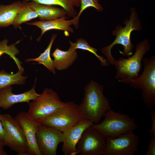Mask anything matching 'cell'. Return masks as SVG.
Returning <instances> with one entry per match:
<instances>
[{"label":"cell","instance_id":"1","mask_svg":"<svg viewBox=\"0 0 155 155\" xmlns=\"http://www.w3.org/2000/svg\"><path fill=\"white\" fill-rule=\"evenodd\" d=\"M104 88L103 85L91 81L84 88V97L79 105L84 118L94 124L99 123L111 109L109 101L104 95Z\"/></svg>","mask_w":155,"mask_h":155},{"label":"cell","instance_id":"2","mask_svg":"<svg viewBox=\"0 0 155 155\" xmlns=\"http://www.w3.org/2000/svg\"><path fill=\"white\" fill-rule=\"evenodd\" d=\"M150 48L149 40L145 39L137 44L132 56L128 58L121 57L115 60L113 65L116 70L115 79L124 84H129L130 81L137 78L142 69L143 58Z\"/></svg>","mask_w":155,"mask_h":155},{"label":"cell","instance_id":"3","mask_svg":"<svg viewBox=\"0 0 155 155\" xmlns=\"http://www.w3.org/2000/svg\"><path fill=\"white\" fill-rule=\"evenodd\" d=\"M124 21L125 26L123 28L118 26L113 32L112 34L116 36L113 41L109 45L103 47L101 49L102 53L106 58L109 64L113 65L115 61L112 55L111 51L114 46L117 44L122 45L124 49L120 53L124 56H131L133 54V45L130 40L131 33L133 30H140L141 29L140 21L138 15L135 11H131L129 20Z\"/></svg>","mask_w":155,"mask_h":155},{"label":"cell","instance_id":"4","mask_svg":"<svg viewBox=\"0 0 155 155\" xmlns=\"http://www.w3.org/2000/svg\"><path fill=\"white\" fill-rule=\"evenodd\" d=\"M104 119L100 123L93 124L92 126L105 137H116L138 127L134 119L129 115L115 112L111 109L104 115Z\"/></svg>","mask_w":155,"mask_h":155},{"label":"cell","instance_id":"5","mask_svg":"<svg viewBox=\"0 0 155 155\" xmlns=\"http://www.w3.org/2000/svg\"><path fill=\"white\" fill-rule=\"evenodd\" d=\"M65 103L61 100L55 91L46 88L38 97L29 104L28 112L33 119L38 121L53 115Z\"/></svg>","mask_w":155,"mask_h":155},{"label":"cell","instance_id":"6","mask_svg":"<svg viewBox=\"0 0 155 155\" xmlns=\"http://www.w3.org/2000/svg\"><path fill=\"white\" fill-rule=\"evenodd\" d=\"M144 70L140 76L130 81L129 84L135 89L142 90V97L148 109H152L155 105V57L144 58Z\"/></svg>","mask_w":155,"mask_h":155},{"label":"cell","instance_id":"7","mask_svg":"<svg viewBox=\"0 0 155 155\" xmlns=\"http://www.w3.org/2000/svg\"><path fill=\"white\" fill-rule=\"evenodd\" d=\"M84 118L79 105L72 101H68L53 115L37 121L63 132L76 125Z\"/></svg>","mask_w":155,"mask_h":155},{"label":"cell","instance_id":"8","mask_svg":"<svg viewBox=\"0 0 155 155\" xmlns=\"http://www.w3.org/2000/svg\"><path fill=\"white\" fill-rule=\"evenodd\" d=\"M1 118L7 135L6 146L18 155H28L27 140L19 122L9 114H1Z\"/></svg>","mask_w":155,"mask_h":155},{"label":"cell","instance_id":"9","mask_svg":"<svg viewBox=\"0 0 155 155\" xmlns=\"http://www.w3.org/2000/svg\"><path fill=\"white\" fill-rule=\"evenodd\" d=\"M103 155H133L138 150V136L131 131L118 137H106Z\"/></svg>","mask_w":155,"mask_h":155},{"label":"cell","instance_id":"10","mask_svg":"<svg viewBox=\"0 0 155 155\" xmlns=\"http://www.w3.org/2000/svg\"><path fill=\"white\" fill-rule=\"evenodd\" d=\"M106 144V137L92 126L89 127L84 131L77 143L78 154L103 155Z\"/></svg>","mask_w":155,"mask_h":155},{"label":"cell","instance_id":"11","mask_svg":"<svg viewBox=\"0 0 155 155\" xmlns=\"http://www.w3.org/2000/svg\"><path fill=\"white\" fill-rule=\"evenodd\" d=\"M41 155H56L58 146L63 141V132L50 126L40 124L36 134Z\"/></svg>","mask_w":155,"mask_h":155},{"label":"cell","instance_id":"12","mask_svg":"<svg viewBox=\"0 0 155 155\" xmlns=\"http://www.w3.org/2000/svg\"><path fill=\"white\" fill-rule=\"evenodd\" d=\"M15 118L20 123L26 139L28 155H41L36 139L37 128L40 123L33 119L28 112H19Z\"/></svg>","mask_w":155,"mask_h":155},{"label":"cell","instance_id":"13","mask_svg":"<svg viewBox=\"0 0 155 155\" xmlns=\"http://www.w3.org/2000/svg\"><path fill=\"white\" fill-rule=\"evenodd\" d=\"M93 124L91 121L84 118L76 125L63 132L61 150L64 155L78 154L76 149L78 142L85 130Z\"/></svg>","mask_w":155,"mask_h":155},{"label":"cell","instance_id":"14","mask_svg":"<svg viewBox=\"0 0 155 155\" xmlns=\"http://www.w3.org/2000/svg\"><path fill=\"white\" fill-rule=\"evenodd\" d=\"M35 82L30 90L22 93L14 94L12 92L11 86L0 90V108L7 110L14 104L19 103L26 102L29 104L30 101L38 97L40 94L37 93L35 90Z\"/></svg>","mask_w":155,"mask_h":155},{"label":"cell","instance_id":"15","mask_svg":"<svg viewBox=\"0 0 155 155\" xmlns=\"http://www.w3.org/2000/svg\"><path fill=\"white\" fill-rule=\"evenodd\" d=\"M67 19L65 16L53 20L38 21L26 23L36 26L41 30V34L39 38L40 39L46 32L51 30H59L73 33V30L71 26L73 25L72 20H67Z\"/></svg>","mask_w":155,"mask_h":155},{"label":"cell","instance_id":"16","mask_svg":"<svg viewBox=\"0 0 155 155\" xmlns=\"http://www.w3.org/2000/svg\"><path fill=\"white\" fill-rule=\"evenodd\" d=\"M28 3L42 21L53 20L67 15L66 12L63 8L40 4L33 1Z\"/></svg>","mask_w":155,"mask_h":155},{"label":"cell","instance_id":"17","mask_svg":"<svg viewBox=\"0 0 155 155\" xmlns=\"http://www.w3.org/2000/svg\"><path fill=\"white\" fill-rule=\"evenodd\" d=\"M52 55L54 58V68L59 71L68 68L74 63L78 56L76 50L71 52L68 50L63 51L58 48L55 50Z\"/></svg>","mask_w":155,"mask_h":155},{"label":"cell","instance_id":"18","mask_svg":"<svg viewBox=\"0 0 155 155\" xmlns=\"http://www.w3.org/2000/svg\"><path fill=\"white\" fill-rule=\"evenodd\" d=\"M23 5V3L18 1L8 5H0V28L5 27L13 24L16 15Z\"/></svg>","mask_w":155,"mask_h":155},{"label":"cell","instance_id":"19","mask_svg":"<svg viewBox=\"0 0 155 155\" xmlns=\"http://www.w3.org/2000/svg\"><path fill=\"white\" fill-rule=\"evenodd\" d=\"M33 1L40 4L61 7L67 12L68 17L74 18L78 15L75 7H80V0H26Z\"/></svg>","mask_w":155,"mask_h":155},{"label":"cell","instance_id":"20","mask_svg":"<svg viewBox=\"0 0 155 155\" xmlns=\"http://www.w3.org/2000/svg\"><path fill=\"white\" fill-rule=\"evenodd\" d=\"M24 72L18 70L15 74L8 73L4 70L0 71V90L13 85H22L25 84L27 76H24Z\"/></svg>","mask_w":155,"mask_h":155},{"label":"cell","instance_id":"21","mask_svg":"<svg viewBox=\"0 0 155 155\" xmlns=\"http://www.w3.org/2000/svg\"><path fill=\"white\" fill-rule=\"evenodd\" d=\"M57 36V34H53L51 37L49 43L44 51L37 57L35 58H29L25 60L26 62L35 61L38 64H41L45 66L50 71L54 74H56L54 68L53 61L50 56L51 51L53 44Z\"/></svg>","mask_w":155,"mask_h":155},{"label":"cell","instance_id":"22","mask_svg":"<svg viewBox=\"0 0 155 155\" xmlns=\"http://www.w3.org/2000/svg\"><path fill=\"white\" fill-rule=\"evenodd\" d=\"M69 42L70 46L67 50L68 51H73L77 49L88 51L93 54L98 58L102 66H106L109 65V63L106 59L97 54L98 49L90 46L85 39L80 38L78 39L75 42L71 41H69Z\"/></svg>","mask_w":155,"mask_h":155},{"label":"cell","instance_id":"23","mask_svg":"<svg viewBox=\"0 0 155 155\" xmlns=\"http://www.w3.org/2000/svg\"><path fill=\"white\" fill-rule=\"evenodd\" d=\"M23 6L16 15L13 25L17 28L22 23L38 17L37 13L32 9L28 3L25 1Z\"/></svg>","mask_w":155,"mask_h":155},{"label":"cell","instance_id":"24","mask_svg":"<svg viewBox=\"0 0 155 155\" xmlns=\"http://www.w3.org/2000/svg\"><path fill=\"white\" fill-rule=\"evenodd\" d=\"M20 41L10 45H8V40L5 39L0 41V57L3 54H6L9 55L15 61L17 65L18 70L23 72L24 71V68L22 66V63L16 56L19 54L20 51L16 46V44L18 43Z\"/></svg>","mask_w":155,"mask_h":155},{"label":"cell","instance_id":"25","mask_svg":"<svg viewBox=\"0 0 155 155\" xmlns=\"http://www.w3.org/2000/svg\"><path fill=\"white\" fill-rule=\"evenodd\" d=\"M81 2L80 9L77 15L72 19L73 25L76 28L79 27V20L80 17L82 12L86 8L92 7L98 11H101L103 10L102 5L97 0H80Z\"/></svg>","mask_w":155,"mask_h":155},{"label":"cell","instance_id":"26","mask_svg":"<svg viewBox=\"0 0 155 155\" xmlns=\"http://www.w3.org/2000/svg\"><path fill=\"white\" fill-rule=\"evenodd\" d=\"M149 114L152 120L151 128L149 131V135L151 138H155V111L151 109Z\"/></svg>","mask_w":155,"mask_h":155},{"label":"cell","instance_id":"27","mask_svg":"<svg viewBox=\"0 0 155 155\" xmlns=\"http://www.w3.org/2000/svg\"><path fill=\"white\" fill-rule=\"evenodd\" d=\"M1 114L0 113V141L3 142L5 146H6L7 137L5 131L1 120Z\"/></svg>","mask_w":155,"mask_h":155},{"label":"cell","instance_id":"28","mask_svg":"<svg viewBox=\"0 0 155 155\" xmlns=\"http://www.w3.org/2000/svg\"><path fill=\"white\" fill-rule=\"evenodd\" d=\"M146 155H155V138H151Z\"/></svg>","mask_w":155,"mask_h":155},{"label":"cell","instance_id":"29","mask_svg":"<svg viewBox=\"0 0 155 155\" xmlns=\"http://www.w3.org/2000/svg\"><path fill=\"white\" fill-rule=\"evenodd\" d=\"M5 146V144L3 142L0 141V155H7V152L5 150L4 147Z\"/></svg>","mask_w":155,"mask_h":155},{"label":"cell","instance_id":"30","mask_svg":"<svg viewBox=\"0 0 155 155\" xmlns=\"http://www.w3.org/2000/svg\"><path fill=\"white\" fill-rule=\"evenodd\" d=\"M98 1H99V0H97Z\"/></svg>","mask_w":155,"mask_h":155}]
</instances>
